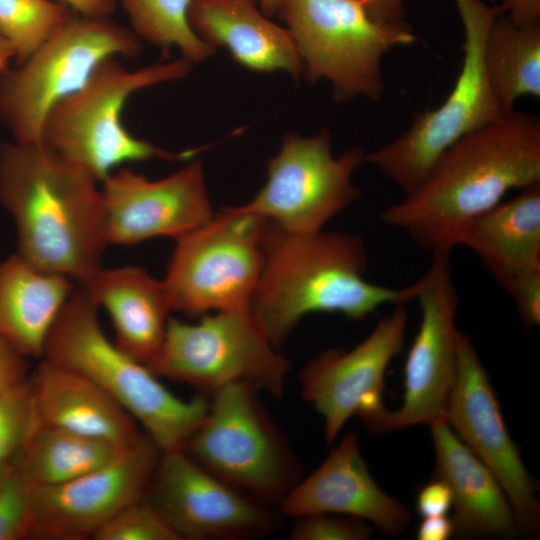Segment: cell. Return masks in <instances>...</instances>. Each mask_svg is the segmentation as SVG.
I'll return each mask as SVG.
<instances>
[{
  "instance_id": "obj_1",
  "label": "cell",
  "mask_w": 540,
  "mask_h": 540,
  "mask_svg": "<svg viewBox=\"0 0 540 540\" xmlns=\"http://www.w3.org/2000/svg\"><path fill=\"white\" fill-rule=\"evenodd\" d=\"M539 183L540 118L512 111L450 145L381 220L430 253L452 252L466 226L510 190Z\"/></svg>"
},
{
  "instance_id": "obj_2",
  "label": "cell",
  "mask_w": 540,
  "mask_h": 540,
  "mask_svg": "<svg viewBox=\"0 0 540 540\" xmlns=\"http://www.w3.org/2000/svg\"><path fill=\"white\" fill-rule=\"evenodd\" d=\"M263 266L249 308L278 348L310 313H339L361 320L384 305L415 299V284L391 288L364 279L365 245L358 235L293 233L265 219Z\"/></svg>"
},
{
  "instance_id": "obj_3",
  "label": "cell",
  "mask_w": 540,
  "mask_h": 540,
  "mask_svg": "<svg viewBox=\"0 0 540 540\" xmlns=\"http://www.w3.org/2000/svg\"><path fill=\"white\" fill-rule=\"evenodd\" d=\"M97 182L41 143H2L0 202L14 218L18 254L80 284L100 269L107 242Z\"/></svg>"
},
{
  "instance_id": "obj_4",
  "label": "cell",
  "mask_w": 540,
  "mask_h": 540,
  "mask_svg": "<svg viewBox=\"0 0 540 540\" xmlns=\"http://www.w3.org/2000/svg\"><path fill=\"white\" fill-rule=\"evenodd\" d=\"M42 358L101 387L162 452L180 450L208 410L209 399L175 396L146 364L111 342L99 323L98 306L81 286L73 290L52 327Z\"/></svg>"
},
{
  "instance_id": "obj_5",
  "label": "cell",
  "mask_w": 540,
  "mask_h": 540,
  "mask_svg": "<svg viewBox=\"0 0 540 540\" xmlns=\"http://www.w3.org/2000/svg\"><path fill=\"white\" fill-rule=\"evenodd\" d=\"M185 57L130 71L116 57L100 62L78 90L47 112L40 143L87 171L98 182L114 168L152 158L187 160L200 151L172 153L132 135L121 114L129 97L141 89L189 76Z\"/></svg>"
},
{
  "instance_id": "obj_6",
  "label": "cell",
  "mask_w": 540,
  "mask_h": 540,
  "mask_svg": "<svg viewBox=\"0 0 540 540\" xmlns=\"http://www.w3.org/2000/svg\"><path fill=\"white\" fill-rule=\"evenodd\" d=\"M258 391L235 382L211 393L205 417L180 450L221 481L278 507L301 479V466Z\"/></svg>"
},
{
  "instance_id": "obj_7",
  "label": "cell",
  "mask_w": 540,
  "mask_h": 540,
  "mask_svg": "<svg viewBox=\"0 0 540 540\" xmlns=\"http://www.w3.org/2000/svg\"><path fill=\"white\" fill-rule=\"evenodd\" d=\"M142 40L110 17L76 13L16 67L0 74V120L13 141L40 143L47 112L109 57L136 58Z\"/></svg>"
},
{
  "instance_id": "obj_8",
  "label": "cell",
  "mask_w": 540,
  "mask_h": 540,
  "mask_svg": "<svg viewBox=\"0 0 540 540\" xmlns=\"http://www.w3.org/2000/svg\"><path fill=\"white\" fill-rule=\"evenodd\" d=\"M277 14L294 39L305 78L329 81L340 102L379 100L384 54L416 40L408 23L375 21L357 0H283Z\"/></svg>"
},
{
  "instance_id": "obj_9",
  "label": "cell",
  "mask_w": 540,
  "mask_h": 540,
  "mask_svg": "<svg viewBox=\"0 0 540 540\" xmlns=\"http://www.w3.org/2000/svg\"><path fill=\"white\" fill-rule=\"evenodd\" d=\"M464 31L463 62L445 101L415 117L396 139L365 154L405 194L416 189L436 159L469 132L505 115L490 86L484 47L489 28L503 12L483 0H454Z\"/></svg>"
},
{
  "instance_id": "obj_10",
  "label": "cell",
  "mask_w": 540,
  "mask_h": 540,
  "mask_svg": "<svg viewBox=\"0 0 540 540\" xmlns=\"http://www.w3.org/2000/svg\"><path fill=\"white\" fill-rule=\"evenodd\" d=\"M146 365L158 377L208 394L246 382L276 398L284 393L290 369L249 307L215 311L196 324L169 318L164 339Z\"/></svg>"
},
{
  "instance_id": "obj_11",
  "label": "cell",
  "mask_w": 540,
  "mask_h": 540,
  "mask_svg": "<svg viewBox=\"0 0 540 540\" xmlns=\"http://www.w3.org/2000/svg\"><path fill=\"white\" fill-rule=\"evenodd\" d=\"M264 222L262 216L226 206L176 239L162 280L171 309L197 316L248 308L263 266Z\"/></svg>"
},
{
  "instance_id": "obj_12",
  "label": "cell",
  "mask_w": 540,
  "mask_h": 540,
  "mask_svg": "<svg viewBox=\"0 0 540 540\" xmlns=\"http://www.w3.org/2000/svg\"><path fill=\"white\" fill-rule=\"evenodd\" d=\"M365 163L360 148L332 154L327 128L310 137L287 133L267 164V181L248 203L238 206L293 233H312L361 198L352 182Z\"/></svg>"
},
{
  "instance_id": "obj_13",
  "label": "cell",
  "mask_w": 540,
  "mask_h": 540,
  "mask_svg": "<svg viewBox=\"0 0 540 540\" xmlns=\"http://www.w3.org/2000/svg\"><path fill=\"white\" fill-rule=\"evenodd\" d=\"M431 255L427 270L414 282L421 318L405 362L402 403L396 410L384 408L366 425L374 433L444 418L456 371L459 300L451 252Z\"/></svg>"
},
{
  "instance_id": "obj_14",
  "label": "cell",
  "mask_w": 540,
  "mask_h": 540,
  "mask_svg": "<svg viewBox=\"0 0 540 540\" xmlns=\"http://www.w3.org/2000/svg\"><path fill=\"white\" fill-rule=\"evenodd\" d=\"M444 419L501 484L519 533L538 536L540 503L535 481L507 430L489 375L470 337L461 331L457 336L456 371Z\"/></svg>"
},
{
  "instance_id": "obj_15",
  "label": "cell",
  "mask_w": 540,
  "mask_h": 540,
  "mask_svg": "<svg viewBox=\"0 0 540 540\" xmlns=\"http://www.w3.org/2000/svg\"><path fill=\"white\" fill-rule=\"evenodd\" d=\"M146 499L183 539L238 540L271 535L284 517L205 471L181 450L162 452Z\"/></svg>"
},
{
  "instance_id": "obj_16",
  "label": "cell",
  "mask_w": 540,
  "mask_h": 540,
  "mask_svg": "<svg viewBox=\"0 0 540 540\" xmlns=\"http://www.w3.org/2000/svg\"><path fill=\"white\" fill-rule=\"evenodd\" d=\"M161 455L144 432L98 469L61 484L29 486L28 539L93 538L120 510L145 497Z\"/></svg>"
},
{
  "instance_id": "obj_17",
  "label": "cell",
  "mask_w": 540,
  "mask_h": 540,
  "mask_svg": "<svg viewBox=\"0 0 540 540\" xmlns=\"http://www.w3.org/2000/svg\"><path fill=\"white\" fill-rule=\"evenodd\" d=\"M407 322L406 304L396 305L354 348L325 350L303 367L302 396L322 416L328 444L351 417L367 425L385 408V372L404 347Z\"/></svg>"
},
{
  "instance_id": "obj_18",
  "label": "cell",
  "mask_w": 540,
  "mask_h": 540,
  "mask_svg": "<svg viewBox=\"0 0 540 540\" xmlns=\"http://www.w3.org/2000/svg\"><path fill=\"white\" fill-rule=\"evenodd\" d=\"M101 183L107 245H134L160 236L176 240L214 216L201 160L159 180L123 167Z\"/></svg>"
},
{
  "instance_id": "obj_19",
  "label": "cell",
  "mask_w": 540,
  "mask_h": 540,
  "mask_svg": "<svg viewBox=\"0 0 540 540\" xmlns=\"http://www.w3.org/2000/svg\"><path fill=\"white\" fill-rule=\"evenodd\" d=\"M285 517L313 513L350 516L388 536L402 534L410 511L371 476L355 433H347L326 459L300 479L277 507Z\"/></svg>"
},
{
  "instance_id": "obj_20",
  "label": "cell",
  "mask_w": 540,
  "mask_h": 540,
  "mask_svg": "<svg viewBox=\"0 0 540 540\" xmlns=\"http://www.w3.org/2000/svg\"><path fill=\"white\" fill-rule=\"evenodd\" d=\"M435 453L434 478L452 495L453 536L459 539H513L517 520L494 474L463 444L444 418L430 425Z\"/></svg>"
},
{
  "instance_id": "obj_21",
  "label": "cell",
  "mask_w": 540,
  "mask_h": 540,
  "mask_svg": "<svg viewBox=\"0 0 540 540\" xmlns=\"http://www.w3.org/2000/svg\"><path fill=\"white\" fill-rule=\"evenodd\" d=\"M188 20L202 41L227 48L237 63L252 71L281 70L295 79L303 74L291 33L271 21L257 0H192Z\"/></svg>"
},
{
  "instance_id": "obj_22",
  "label": "cell",
  "mask_w": 540,
  "mask_h": 540,
  "mask_svg": "<svg viewBox=\"0 0 540 540\" xmlns=\"http://www.w3.org/2000/svg\"><path fill=\"white\" fill-rule=\"evenodd\" d=\"M40 422L127 447L144 432L107 392L84 375L42 358L30 378Z\"/></svg>"
},
{
  "instance_id": "obj_23",
  "label": "cell",
  "mask_w": 540,
  "mask_h": 540,
  "mask_svg": "<svg viewBox=\"0 0 540 540\" xmlns=\"http://www.w3.org/2000/svg\"><path fill=\"white\" fill-rule=\"evenodd\" d=\"M80 286L109 313L117 347L146 364L164 339L172 310L162 280L138 266L101 267Z\"/></svg>"
},
{
  "instance_id": "obj_24",
  "label": "cell",
  "mask_w": 540,
  "mask_h": 540,
  "mask_svg": "<svg viewBox=\"0 0 540 540\" xmlns=\"http://www.w3.org/2000/svg\"><path fill=\"white\" fill-rule=\"evenodd\" d=\"M459 245L473 251L506 292L519 277L540 270V183L471 221Z\"/></svg>"
},
{
  "instance_id": "obj_25",
  "label": "cell",
  "mask_w": 540,
  "mask_h": 540,
  "mask_svg": "<svg viewBox=\"0 0 540 540\" xmlns=\"http://www.w3.org/2000/svg\"><path fill=\"white\" fill-rule=\"evenodd\" d=\"M73 290L68 277L10 256L0 263V336L25 357L42 358Z\"/></svg>"
},
{
  "instance_id": "obj_26",
  "label": "cell",
  "mask_w": 540,
  "mask_h": 540,
  "mask_svg": "<svg viewBox=\"0 0 540 540\" xmlns=\"http://www.w3.org/2000/svg\"><path fill=\"white\" fill-rule=\"evenodd\" d=\"M125 448L47 425L37 419L14 465L30 487L50 486L102 467Z\"/></svg>"
},
{
  "instance_id": "obj_27",
  "label": "cell",
  "mask_w": 540,
  "mask_h": 540,
  "mask_svg": "<svg viewBox=\"0 0 540 540\" xmlns=\"http://www.w3.org/2000/svg\"><path fill=\"white\" fill-rule=\"evenodd\" d=\"M486 72L505 114L521 96L540 97V22L520 24L504 12L492 22L484 47Z\"/></svg>"
},
{
  "instance_id": "obj_28",
  "label": "cell",
  "mask_w": 540,
  "mask_h": 540,
  "mask_svg": "<svg viewBox=\"0 0 540 540\" xmlns=\"http://www.w3.org/2000/svg\"><path fill=\"white\" fill-rule=\"evenodd\" d=\"M192 0H120L131 30L164 52L176 47L193 63L211 57L216 48L192 30L188 10Z\"/></svg>"
},
{
  "instance_id": "obj_29",
  "label": "cell",
  "mask_w": 540,
  "mask_h": 540,
  "mask_svg": "<svg viewBox=\"0 0 540 540\" xmlns=\"http://www.w3.org/2000/svg\"><path fill=\"white\" fill-rule=\"evenodd\" d=\"M77 12L56 0H0V35L23 62Z\"/></svg>"
},
{
  "instance_id": "obj_30",
  "label": "cell",
  "mask_w": 540,
  "mask_h": 540,
  "mask_svg": "<svg viewBox=\"0 0 540 540\" xmlns=\"http://www.w3.org/2000/svg\"><path fill=\"white\" fill-rule=\"evenodd\" d=\"M37 419L30 378L0 394V464L20 451Z\"/></svg>"
},
{
  "instance_id": "obj_31",
  "label": "cell",
  "mask_w": 540,
  "mask_h": 540,
  "mask_svg": "<svg viewBox=\"0 0 540 540\" xmlns=\"http://www.w3.org/2000/svg\"><path fill=\"white\" fill-rule=\"evenodd\" d=\"M94 540H181L159 511L143 497L107 521Z\"/></svg>"
},
{
  "instance_id": "obj_32",
  "label": "cell",
  "mask_w": 540,
  "mask_h": 540,
  "mask_svg": "<svg viewBox=\"0 0 540 540\" xmlns=\"http://www.w3.org/2000/svg\"><path fill=\"white\" fill-rule=\"evenodd\" d=\"M30 487L14 464L0 481V540L28 539Z\"/></svg>"
},
{
  "instance_id": "obj_33",
  "label": "cell",
  "mask_w": 540,
  "mask_h": 540,
  "mask_svg": "<svg viewBox=\"0 0 540 540\" xmlns=\"http://www.w3.org/2000/svg\"><path fill=\"white\" fill-rule=\"evenodd\" d=\"M294 519L289 534L293 540H367L373 531L364 520L338 514L313 513Z\"/></svg>"
},
{
  "instance_id": "obj_34",
  "label": "cell",
  "mask_w": 540,
  "mask_h": 540,
  "mask_svg": "<svg viewBox=\"0 0 540 540\" xmlns=\"http://www.w3.org/2000/svg\"><path fill=\"white\" fill-rule=\"evenodd\" d=\"M512 297L523 324H540V270L519 277L507 291Z\"/></svg>"
},
{
  "instance_id": "obj_35",
  "label": "cell",
  "mask_w": 540,
  "mask_h": 540,
  "mask_svg": "<svg viewBox=\"0 0 540 540\" xmlns=\"http://www.w3.org/2000/svg\"><path fill=\"white\" fill-rule=\"evenodd\" d=\"M26 358L0 336V394L28 379Z\"/></svg>"
},
{
  "instance_id": "obj_36",
  "label": "cell",
  "mask_w": 540,
  "mask_h": 540,
  "mask_svg": "<svg viewBox=\"0 0 540 540\" xmlns=\"http://www.w3.org/2000/svg\"><path fill=\"white\" fill-rule=\"evenodd\" d=\"M416 506L422 517L446 515L452 507L451 491L445 482L433 478L419 490Z\"/></svg>"
},
{
  "instance_id": "obj_37",
  "label": "cell",
  "mask_w": 540,
  "mask_h": 540,
  "mask_svg": "<svg viewBox=\"0 0 540 540\" xmlns=\"http://www.w3.org/2000/svg\"><path fill=\"white\" fill-rule=\"evenodd\" d=\"M375 21L406 24L405 3L408 0H357Z\"/></svg>"
},
{
  "instance_id": "obj_38",
  "label": "cell",
  "mask_w": 540,
  "mask_h": 540,
  "mask_svg": "<svg viewBox=\"0 0 540 540\" xmlns=\"http://www.w3.org/2000/svg\"><path fill=\"white\" fill-rule=\"evenodd\" d=\"M503 12L520 24L540 22V0H501Z\"/></svg>"
},
{
  "instance_id": "obj_39",
  "label": "cell",
  "mask_w": 540,
  "mask_h": 540,
  "mask_svg": "<svg viewBox=\"0 0 540 540\" xmlns=\"http://www.w3.org/2000/svg\"><path fill=\"white\" fill-rule=\"evenodd\" d=\"M451 536L453 524L446 515L423 517L417 530L419 540H447Z\"/></svg>"
},
{
  "instance_id": "obj_40",
  "label": "cell",
  "mask_w": 540,
  "mask_h": 540,
  "mask_svg": "<svg viewBox=\"0 0 540 540\" xmlns=\"http://www.w3.org/2000/svg\"><path fill=\"white\" fill-rule=\"evenodd\" d=\"M68 5L77 13L92 17H110L118 0H56Z\"/></svg>"
},
{
  "instance_id": "obj_41",
  "label": "cell",
  "mask_w": 540,
  "mask_h": 540,
  "mask_svg": "<svg viewBox=\"0 0 540 540\" xmlns=\"http://www.w3.org/2000/svg\"><path fill=\"white\" fill-rule=\"evenodd\" d=\"M15 58V50L10 42L0 35V74L8 69L9 62Z\"/></svg>"
},
{
  "instance_id": "obj_42",
  "label": "cell",
  "mask_w": 540,
  "mask_h": 540,
  "mask_svg": "<svg viewBox=\"0 0 540 540\" xmlns=\"http://www.w3.org/2000/svg\"><path fill=\"white\" fill-rule=\"evenodd\" d=\"M282 1L283 0H257L261 11L269 17L277 14Z\"/></svg>"
},
{
  "instance_id": "obj_43",
  "label": "cell",
  "mask_w": 540,
  "mask_h": 540,
  "mask_svg": "<svg viewBox=\"0 0 540 540\" xmlns=\"http://www.w3.org/2000/svg\"><path fill=\"white\" fill-rule=\"evenodd\" d=\"M8 464H9V462L4 463V464H0V481H1L6 469L8 467Z\"/></svg>"
}]
</instances>
